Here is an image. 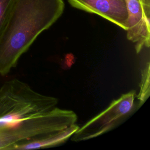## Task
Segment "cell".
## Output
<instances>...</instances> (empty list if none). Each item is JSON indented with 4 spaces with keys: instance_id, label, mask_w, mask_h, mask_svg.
I'll list each match as a JSON object with an SVG mask.
<instances>
[{
    "instance_id": "9",
    "label": "cell",
    "mask_w": 150,
    "mask_h": 150,
    "mask_svg": "<svg viewBox=\"0 0 150 150\" xmlns=\"http://www.w3.org/2000/svg\"><path fill=\"white\" fill-rule=\"evenodd\" d=\"M14 0H0V34L7 19Z\"/></svg>"
},
{
    "instance_id": "1",
    "label": "cell",
    "mask_w": 150,
    "mask_h": 150,
    "mask_svg": "<svg viewBox=\"0 0 150 150\" xmlns=\"http://www.w3.org/2000/svg\"><path fill=\"white\" fill-rule=\"evenodd\" d=\"M63 0H14L0 34V74L15 68L43 31L62 15Z\"/></svg>"
},
{
    "instance_id": "3",
    "label": "cell",
    "mask_w": 150,
    "mask_h": 150,
    "mask_svg": "<svg viewBox=\"0 0 150 150\" xmlns=\"http://www.w3.org/2000/svg\"><path fill=\"white\" fill-rule=\"evenodd\" d=\"M135 91H130L114 100L103 111L79 127L72 135V141H87L101 136L125 121L138 108Z\"/></svg>"
},
{
    "instance_id": "5",
    "label": "cell",
    "mask_w": 150,
    "mask_h": 150,
    "mask_svg": "<svg viewBox=\"0 0 150 150\" xmlns=\"http://www.w3.org/2000/svg\"><path fill=\"white\" fill-rule=\"evenodd\" d=\"M48 132L49 124L42 115L16 124L0 122V149L8 150L15 144L42 138Z\"/></svg>"
},
{
    "instance_id": "4",
    "label": "cell",
    "mask_w": 150,
    "mask_h": 150,
    "mask_svg": "<svg viewBox=\"0 0 150 150\" xmlns=\"http://www.w3.org/2000/svg\"><path fill=\"white\" fill-rule=\"evenodd\" d=\"M128 9L127 39L135 44L137 53L150 43V0H126Z\"/></svg>"
},
{
    "instance_id": "7",
    "label": "cell",
    "mask_w": 150,
    "mask_h": 150,
    "mask_svg": "<svg viewBox=\"0 0 150 150\" xmlns=\"http://www.w3.org/2000/svg\"><path fill=\"white\" fill-rule=\"evenodd\" d=\"M79 126L74 124L63 130L38 139L15 144L8 150H27L51 148L64 144L77 131Z\"/></svg>"
},
{
    "instance_id": "8",
    "label": "cell",
    "mask_w": 150,
    "mask_h": 150,
    "mask_svg": "<svg viewBox=\"0 0 150 150\" xmlns=\"http://www.w3.org/2000/svg\"><path fill=\"white\" fill-rule=\"evenodd\" d=\"M149 62H147L144 66L141 77L139 83V90L137 95V100L138 106L140 107L149 98L150 94V70Z\"/></svg>"
},
{
    "instance_id": "6",
    "label": "cell",
    "mask_w": 150,
    "mask_h": 150,
    "mask_svg": "<svg viewBox=\"0 0 150 150\" xmlns=\"http://www.w3.org/2000/svg\"><path fill=\"white\" fill-rule=\"evenodd\" d=\"M74 8L97 14L126 30L128 9L126 0H67Z\"/></svg>"
},
{
    "instance_id": "2",
    "label": "cell",
    "mask_w": 150,
    "mask_h": 150,
    "mask_svg": "<svg viewBox=\"0 0 150 150\" xmlns=\"http://www.w3.org/2000/svg\"><path fill=\"white\" fill-rule=\"evenodd\" d=\"M58 99L34 90L18 79L0 87V122L16 124L46 113L57 107Z\"/></svg>"
}]
</instances>
